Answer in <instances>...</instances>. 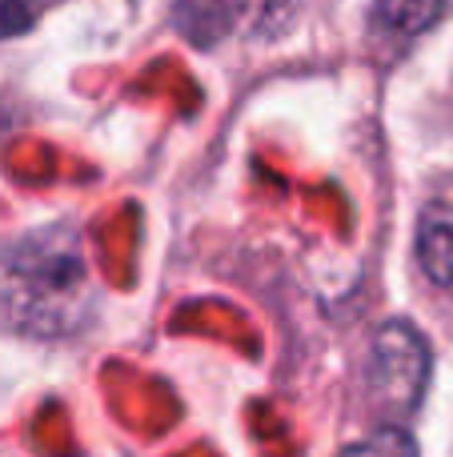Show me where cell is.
Returning a JSON list of instances; mask_svg holds the SVG:
<instances>
[{"instance_id": "1", "label": "cell", "mask_w": 453, "mask_h": 457, "mask_svg": "<svg viewBox=\"0 0 453 457\" xmlns=\"http://www.w3.org/2000/svg\"><path fill=\"white\" fill-rule=\"evenodd\" d=\"M96 289L88 273L80 233L56 221L0 245V325L21 337H69L96 313Z\"/></svg>"}, {"instance_id": "2", "label": "cell", "mask_w": 453, "mask_h": 457, "mask_svg": "<svg viewBox=\"0 0 453 457\" xmlns=\"http://www.w3.org/2000/svg\"><path fill=\"white\" fill-rule=\"evenodd\" d=\"M433 353L430 341L417 325L409 321H385L374 333V349H369V370H366V397L369 410L385 421V426H406L430 389Z\"/></svg>"}, {"instance_id": "3", "label": "cell", "mask_w": 453, "mask_h": 457, "mask_svg": "<svg viewBox=\"0 0 453 457\" xmlns=\"http://www.w3.org/2000/svg\"><path fill=\"white\" fill-rule=\"evenodd\" d=\"M417 261L438 289L453 293V201L422 209L417 217Z\"/></svg>"}, {"instance_id": "4", "label": "cell", "mask_w": 453, "mask_h": 457, "mask_svg": "<svg viewBox=\"0 0 453 457\" xmlns=\"http://www.w3.org/2000/svg\"><path fill=\"white\" fill-rule=\"evenodd\" d=\"M441 12H446V0H374L369 29L382 40L406 45V40L422 37Z\"/></svg>"}, {"instance_id": "5", "label": "cell", "mask_w": 453, "mask_h": 457, "mask_svg": "<svg viewBox=\"0 0 453 457\" xmlns=\"http://www.w3.org/2000/svg\"><path fill=\"white\" fill-rule=\"evenodd\" d=\"M241 0H177V29L197 45H217L233 29Z\"/></svg>"}, {"instance_id": "6", "label": "cell", "mask_w": 453, "mask_h": 457, "mask_svg": "<svg viewBox=\"0 0 453 457\" xmlns=\"http://www.w3.org/2000/svg\"><path fill=\"white\" fill-rule=\"evenodd\" d=\"M342 457H417V442L406 434V426H382L374 437L350 445Z\"/></svg>"}, {"instance_id": "7", "label": "cell", "mask_w": 453, "mask_h": 457, "mask_svg": "<svg viewBox=\"0 0 453 457\" xmlns=\"http://www.w3.org/2000/svg\"><path fill=\"white\" fill-rule=\"evenodd\" d=\"M40 0H0V40L24 37L37 24Z\"/></svg>"}]
</instances>
